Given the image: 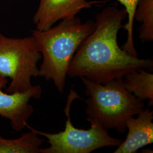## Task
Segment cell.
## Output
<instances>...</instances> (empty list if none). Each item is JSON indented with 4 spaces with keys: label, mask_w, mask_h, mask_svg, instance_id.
Listing matches in <instances>:
<instances>
[{
    "label": "cell",
    "mask_w": 153,
    "mask_h": 153,
    "mask_svg": "<svg viewBox=\"0 0 153 153\" xmlns=\"http://www.w3.org/2000/svg\"><path fill=\"white\" fill-rule=\"evenodd\" d=\"M126 17L124 9L115 6L106 7L96 15L95 28L76 50L68 76H83L105 84L138 69L152 68V59L132 56L119 47L117 35Z\"/></svg>",
    "instance_id": "6da1fadb"
},
{
    "label": "cell",
    "mask_w": 153,
    "mask_h": 153,
    "mask_svg": "<svg viewBox=\"0 0 153 153\" xmlns=\"http://www.w3.org/2000/svg\"><path fill=\"white\" fill-rule=\"evenodd\" d=\"M94 28L95 22L88 20L83 23L75 16L60 21L46 30H33L31 35L36 39L43 59L39 76L52 81L57 90L63 93L73 56Z\"/></svg>",
    "instance_id": "7a4b0ae2"
},
{
    "label": "cell",
    "mask_w": 153,
    "mask_h": 153,
    "mask_svg": "<svg viewBox=\"0 0 153 153\" xmlns=\"http://www.w3.org/2000/svg\"><path fill=\"white\" fill-rule=\"evenodd\" d=\"M85 86L88 97L86 113L88 122L96 121L105 129H115L120 134L126 131L128 120L138 115L144 108V102L125 88L123 78L111 80L105 84L79 77Z\"/></svg>",
    "instance_id": "3957f363"
},
{
    "label": "cell",
    "mask_w": 153,
    "mask_h": 153,
    "mask_svg": "<svg viewBox=\"0 0 153 153\" xmlns=\"http://www.w3.org/2000/svg\"><path fill=\"white\" fill-rule=\"evenodd\" d=\"M81 99L71 88L68 95L64 112L67 117L64 131L49 133L39 131L27 124L26 127L40 136L46 137L50 145L47 148H40L39 153H90L104 147L118 146L122 140L111 136L108 131L98 123L91 121L88 130L75 128L71 121V109L73 102Z\"/></svg>",
    "instance_id": "277c9868"
},
{
    "label": "cell",
    "mask_w": 153,
    "mask_h": 153,
    "mask_svg": "<svg viewBox=\"0 0 153 153\" xmlns=\"http://www.w3.org/2000/svg\"><path fill=\"white\" fill-rule=\"evenodd\" d=\"M41 59L32 35L13 38L0 33V74L11 80L6 93H23L32 87L31 78L39 75L38 63Z\"/></svg>",
    "instance_id": "5b68a950"
},
{
    "label": "cell",
    "mask_w": 153,
    "mask_h": 153,
    "mask_svg": "<svg viewBox=\"0 0 153 153\" xmlns=\"http://www.w3.org/2000/svg\"><path fill=\"white\" fill-rule=\"evenodd\" d=\"M7 82V78L0 74V116L10 121L13 130L21 131L26 127L27 121L33 113L30 100L40 98L42 88L39 85H33L25 92L10 94L2 91Z\"/></svg>",
    "instance_id": "8992f818"
},
{
    "label": "cell",
    "mask_w": 153,
    "mask_h": 153,
    "mask_svg": "<svg viewBox=\"0 0 153 153\" xmlns=\"http://www.w3.org/2000/svg\"><path fill=\"white\" fill-rule=\"evenodd\" d=\"M95 2L86 0H40L33 23L36 30H46L59 21L76 16L83 9L91 8Z\"/></svg>",
    "instance_id": "52a82bcc"
},
{
    "label": "cell",
    "mask_w": 153,
    "mask_h": 153,
    "mask_svg": "<svg viewBox=\"0 0 153 153\" xmlns=\"http://www.w3.org/2000/svg\"><path fill=\"white\" fill-rule=\"evenodd\" d=\"M153 111L143 109L137 117H130L126 122L128 134L126 139L114 152L135 153L140 149L153 142Z\"/></svg>",
    "instance_id": "ba28073f"
},
{
    "label": "cell",
    "mask_w": 153,
    "mask_h": 153,
    "mask_svg": "<svg viewBox=\"0 0 153 153\" xmlns=\"http://www.w3.org/2000/svg\"><path fill=\"white\" fill-rule=\"evenodd\" d=\"M126 89L142 101L148 100L149 107L153 105V74L144 68H140L123 77Z\"/></svg>",
    "instance_id": "9c48e42d"
},
{
    "label": "cell",
    "mask_w": 153,
    "mask_h": 153,
    "mask_svg": "<svg viewBox=\"0 0 153 153\" xmlns=\"http://www.w3.org/2000/svg\"><path fill=\"white\" fill-rule=\"evenodd\" d=\"M23 134L17 139L0 137V153H39L43 139L33 130Z\"/></svg>",
    "instance_id": "30bf717a"
},
{
    "label": "cell",
    "mask_w": 153,
    "mask_h": 153,
    "mask_svg": "<svg viewBox=\"0 0 153 153\" xmlns=\"http://www.w3.org/2000/svg\"><path fill=\"white\" fill-rule=\"evenodd\" d=\"M134 19L141 23L139 38L145 43L153 40V0H139Z\"/></svg>",
    "instance_id": "8fae6325"
},
{
    "label": "cell",
    "mask_w": 153,
    "mask_h": 153,
    "mask_svg": "<svg viewBox=\"0 0 153 153\" xmlns=\"http://www.w3.org/2000/svg\"><path fill=\"white\" fill-rule=\"evenodd\" d=\"M117 1L124 6V9L128 17V22L123 27L127 31V40L121 48L132 56L138 57V53L134 48V45L133 43V30L134 20V14L139 0Z\"/></svg>",
    "instance_id": "7c38bea8"
}]
</instances>
